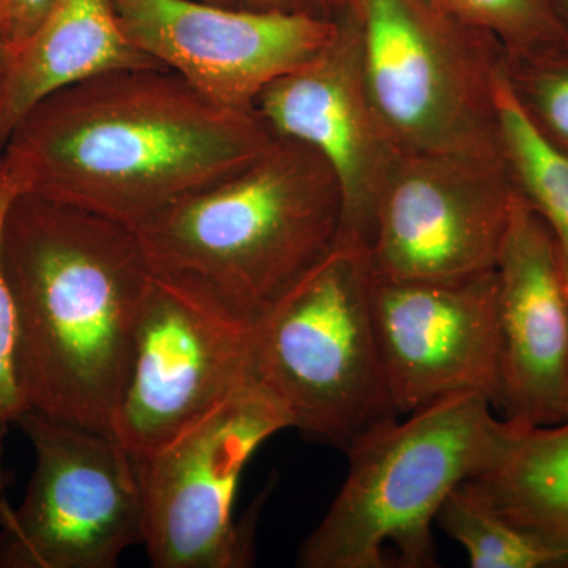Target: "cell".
<instances>
[{
  "label": "cell",
  "mask_w": 568,
  "mask_h": 568,
  "mask_svg": "<svg viewBox=\"0 0 568 568\" xmlns=\"http://www.w3.org/2000/svg\"><path fill=\"white\" fill-rule=\"evenodd\" d=\"M457 395L388 422L346 452L347 476L297 556L302 568L436 567L433 526L447 497L488 465L506 420Z\"/></svg>",
  "instance_id": "obj_4"
},
{
  "label": "cell",
  "mask_w": 568,
  "mask_h": 568,
  "mask_svg": "<svg viewBox=\"0 0 568 568\" xmlns=\"http://www.w3.org/2000/svg\"><path fill=\"white\" fill-rule=\"evenodd\" d=\"M205 2L219 3V6L241 7L237 0H205Z\"/></svg>",
  "instance_id": "obj_29"
},
{
  "label": "cell",
  "mask_w": 568,
  "mask_h": 568,
  "mask_svg": "<svg viewBox=\"0 0 568 568\" xmlns=\"http://www.w3.org/2000/svg\"><path fill=\"white\" fill-rule=\"evenodd\" d=\"M239 6L253 10L306 11L304 0H237Z\"/></svg>",
  "instance_id": "obj_23"
},
{
  "label": "cell",
  "mask_w": 568,
  "mask_h": 568,
  "mask_svg": "<svg viewBox=\"0 0 568 568\" xmlns=\"http://www.w3.org/2000/svg\"><path fill=\"white\" fill-rule=\"evenodd\" d=\"M496 106L504 159L519 196L547 224L568 261V151L529 118L508 81L506 67L497 80Z\"/></svg>",
  "instance_id": "obj_17"
},
{
  "label": "cell",
  "mask_w": 568,
  "mask_h": 568,
  "mask_svg": "<svg viewBox=\"0 0 568 568\" xmlns=\"http://www.w3.org/2000/svg\"><path fill=\"white\" fill-rule=\"evenodd\" d=\"M459 487L507 521L568 538V417L538 426L506 420L488 465Z\"/></svg>",
  "instance_id": "obj_16"
},
{
  "label": "cell",
  "mask_w": 568,
  "mask_h": 568,
  "mask_svg": "<svg viewBox=\"0 0 568 568\" xmlns=\"http://www.w3.org/2000/svg\"><path fill=\"white\" fill-rule=\"evenodd\" d=\"M290 428L283 410L253 383L138 463L144 534L156 568H242L253 562V521L234 503L250 459Z\"/></svg>",
  "instance_id": "obj_8"
},
{
  "label": "cell",
  "mask_w": 568,
  "mask_h": 568,
  "mask_svg": "<svg viewBox=\"0 0 568 568\" xmlns=\"http://www.w3.org/2000/svg\"><path fill=\"white\" fill-rule=\"evenodd\" d=\"M6 489L7 473L2 462V440H0V511H2V507L6 506L7 503Z\"/></svg>",
  "instance_id": "obj_27"
},
{
  "label": "cell",
  "mask_w": 568,
  "mask_h": 568,
  "mask_svg": "<svg viewBox=\"0 0 568 568\" xmlns=\"http://www.w3.org/2000/svg\"><path fill=\"white\" fill-rule=\"evenodd\" d=\"M500 396L515 425L568 417V291L562 254L547 224L521 196L496 265Z\"/></svg>",
  "instance_id": "obj_14"
},
{
  "label": "cell",
  "mask_w": 568,
  "mask_h": 568,
  "mask_svg": "<svg viewBox=\"0 0 568 568\" xmlns=\"http://www.w3.org/2000/svg\"><path fill=\"white\" fill-rule=\"evenodd\" d=\"M342 216L323 156L275 136L253 162L136 234L155 278L253 325L335 248Z\"/></svg>",
  "instance_id": "obj_3"
},
{
  "label": "cell",
  "mask_w": 568,
  "mask_h": 568,
  "mask_svg": "<svg viewBox=\"0 0 568 568\" xmlns=\"http://www.w3.org/2000/svg\"><path fill=\"white\" fill-rule=\"evenodd\" d=\"M346 2L347 0H304V7L306 11H312V13L332 17L331 11L343 9Z\"/></svg>",
  "instance_id": "obj_25"
},
{
  "label": "cell",
  "mask_w": 568,
  "mask_h": 568,
  "mask_svg": "<svg viewBox=\"0 0 568 568\" xmlns=\"http://www.w3.org/2000/svg\"><path fill=\"white\" fill-rule=\"evenodd\" d=\"M36 467L24 499L0 511V568H112L142 544L136 459L108 433L24 410Z\"/></svg>",
  "instance_id": "obj_7"
},
{
  "label": "cell",
  "mask_w": 568,
  "mask_h": 568,
  "mask_svg": "<svg viewBox=\"0 0 568 568\" xmlns=\"http://www.w3.org/2000/svg\"><path fill=\"white\" fill-rule=\"evenodd\" d=\"M11 62H13V51H11L9 41L0 31V100L6 91L7 81H9Z\"/></svg>",
  "instance_id": "obj_24"
},
{
  "label": "cell",
  "mask_w": 568,
  "mask_h": 568,
  "mask_svg": "<svg viewBox=\"0 0 568 568\" xmlns=\"http://www.w3.org/2000/svg\"><path fill=\"white\" fill-rule=\"evenodd\" d=\"M20 192L6 164L0 166V440L10 425L18 424L22 403L17 376V315L2 261V230L11 201Z\"/></svg>",
  "instance_id": "obj_21"
},
{
  "label": "cell",
  "mask_w": 568,
  "mask_h": 568,
  "mask_svg": "<svg viewBox=\"0 0 568 568\" xmlns=\"http://www.w3.org/2000/svg\"><path fill=\"white\" fill-rule=\"evenodd\" d=\"M138 50L219 106L254 111L261 92L334 39L335 17L205 0H112Z\"/></svg>",
  "instance_id": "obj_11"
},
{
  "label": "cell",
  "mask_w": 568,
  "mask_h": 568,
  "mask_svg": "<svg viewBox=\"0 0 568 568\" xmlns=\"http://www.w3.org/2000/svg\"><path fill=\"white\" fill-rule=\"evenodd\" d=\"M455 20L487 33L507 61L544 58L566 50L568 37L551 0H429Z\"/></svg>",
  "instance_id": "obj_19"
},
{
  "label": "cell",
  "mask_w": 568,
  "mask_h": 568,
  "mask_svg": "<svg viewBox=\"0 0 568 568\" xmlns=\"http://www.w3.org/2000/svg\"><path fill=\"white\" fill-rule=\"evenodd\" d=\"M253 325L153 276L111 435L136 462L252 386Z\"/></svg>",
  "instance_id": "obj_10"
},
{
  "label": "cell",
  "mask_w": 568,
  "mask_h": 568,
  "mask_svg": "<svg viewBox=\"0 0 568 568\" xmlns=\"http://www.w3.org/2000/svg\"><path fill=\"white\" fill-rule=\"evenodd\" d=\"M335 18L331 43L268 84L254 110L274 136L302 142L323 156L342 192L338 239L368 248L377 201L399 151L366 91L353 17L342 9Z\"/></svg>",
  "instance_id": "obj_13"
},
{
  "label": "cell",
  "mask_w": 568,
  "mask_h": 568,
  "mask_svg": "<svg viewBox=\"0 0 568 568\" xmlns=\"http://www.w3.org/2000/svg\"><path fill=\"white\" fill-rule=\"evenodd\" d=\"M436 525L465 549L473 568H568V538L507 521L462 487L447 497Z\"/></svg>",
  "instance_id": "obj_18"
},
{
  "label": "cell",
  "mask_w": 568,
  "mask_h": 568,
  "mask_svg": "<svg viewBox=\"0 0 568 568\" xmlns=\"http://www.w3.org/2000/svg\"><path fill=\"white\" fill-rule=\"evenodd\" d=\"M123 32L112 0H59L14 52L0 119L11 133L33 104L77 82L132 69H156Z\"/></svg>",
  "instance_id": "obj_15"
},
{
  "label": "cell",
  "mask_w": 568,
  "mask_h": 568,
  "mask_svg": "<svg viewBox=\"0 0 568 568\" xmlns=\"http://www.w3.org/2000/svg\"><path fill=\"white\" fill-rule=\"evenodd\" d=\"M560 254H562V253H560ZM562 263H564V272H566V283H567V291H568V261L564 260V256H562Z\"/></svg>",
  "instance_id": "obj_30"
},
{
  "label": "cell",
  "mask_w": 568,
  "mask_h": 568,
  "mask_svg": "<svg viewBox=\"0 0 568 568\" xmlns=\"http://www.w3.org/2000/svg\"><path fill=\"white\" fill-rule=\"evenodd\" d=\"M58 2L59 0H0V31L9 41L13 54L31 39Z\"/></svg>",
  "instance_id": "obj_22"
},
{
  "label": "cell",
  "mask_w": 568,
  "mask_h": 568,
  "mask_svg": "<svg viewBox=\"0 0 568 568\" xmlns=\"http://www.w3.org/2000/svg\"><path fill=\"white\" fill-rule=\"evenodd\" d=\"M254 111L205 99L174 71H110L52 92L11 130L3 164L40 194L136 233L274 141Z\"/></svg>",
  "instance_id": "obj_1"
},
{
  "label": "cell",
  "mask_w": 568,
  "mask_h": 568,
  "mask_svg": "<svg viewBox=\"0 0 568 568\" xmlns=\"http://www.w3.org/2000/svg\"><path fill=\"white\" fill-rule=\"evenodd\" d=\"M343 9L369 100L399 152L504 159L496 84L507 58L496 40L429 0H347Z\"/></svg>",
  "instance_id": "obj_6"
},
{
  "label": "cell",
  "mask_w": 568,
  "mask_h": 568,
  "mask_svg": "<svg viewBox=\"0 0 568 568\" xmlns=\"http://www.w3.org/2000/svg\"><path fill=\"white\" fill-rule=\"evenodd\" d=\"M368 248H335L253 324V379L290 428L346 452L399 417L372 312Z\"/></svg>",
  "instance_id": "obj_5"
},
{
  "label": "cell",
  "mask_w": 568,
  "mask_h": 568,
  "mask_svg": "<svg viewBox=\"0 0 568 568\" xmlns=\"http://www.w3.org/2000/svg\"><path fill=\"white\" fill-rule=\"evenodd\" d=\"M372 312L399 416L457 395L500 396L495 271L452 280L373 275Z\"/></svg>",
  "instance_id": "obj_12"
},
{
  "label": "cell",
  "mask_w": 568,
  "mask_h": 568,
  "mask_svg": "<svg viewBox=\"0 0 568 568\" xmlns=\"http://www.w3.org/2000/svg\"><path fill=\"white\" fill-rule=\"evenodd\" d=\"M506 70L529 118L568 151V48L544 58L507 61Z\"/></svg>",
  "instance_id": "obj_20"
},
{
  "label": "cell",
  "mask_w": 568,
  "mask_h": 568,
  "mask_svg": "<svg viewBox=\"0 0 568 568\" xmlns=\"http://www.w3.org/2000/svg\"><path fill=\"white\" fill-rule=\"evenodd\" d=\"M518 197L506 159L399 152L377 201L373 275L452 280L495 271Z\"/></svg>",
  "instance_id": "obj_9"
},
{
  "label": "cell",
  "mask_w": 568,
  "mask_h": 568,
  "mask_svg": "<svg viewBox=\"0 0 568 568\" xmlns=\"http://www.w3.org/2000/svg\"><path fill=\"white\" fill-rule=\"evenodd\" d=\"M551 3L568 37V0H551Z\"/></svg>",
  "instance_id": "obj_26"
},
{
  "label": "cell",
  "mask_w": 568,
  "mask_h": 568,
  "mask_svg": "<svg viewBox=\"0 0 568 568\" xmlns=\"http://www.w3.org/2000/svg\"><path fill=\"white\" fill-rule=\"evenodd\" d=\"M26 410L111 435L153 275L134 231L18 192L2 230Z\"/></svg>",
  "instance_id": "obj_2"
},
{
  "label": "cell",
  "mask_w": 568,
  "mask_h": 568,
  "mask_svg": "<svg viewBox=\"0 0 568 568\" xmlns=\"http://www.w3.org/2000/svg\"><path fill=\"white\" fill-rule=\"evenodd\" d=\"M10 132L7 126L3 125L2 119H0V166L3 163V155H6L7 142H9Z\"/></svg>",
  "instance_id": "obj_28"
}]
</instances>
